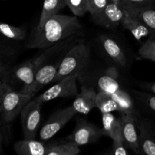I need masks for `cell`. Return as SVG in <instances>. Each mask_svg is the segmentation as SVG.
I'll use <instances>...</instances> for the list:
<instances>
[{
    "mask_svg": "<svg viewBox=\"0 0 155 155\" xmlns=\"http://www.w3.org/2000/svg\"><path fill=\"white\" fill-rule=\"evenodd\" d=\"M111 95L119 107L120 113L135 114L136 109L134 102L130 94L120 89L114 94H111Z\"/></svg>",
    "mask_w": 155,
    "mask_h": 155,
    "instance_id": "obj_22",
    "label": "cell"
},
{
    "mask_svg": "<svg viewBox=\"0 0 155 155\" xmlns=\"http://www.w3.org/2000/svg\"><path fill=\"white\" fill-rule=\"evenodd\" d=\"M5 84V82H3V81H2V80H0V95H1L3 89H4Z\"/></svg>",
    "mask_w": 155,
    "mask_h": 155,
    "instance_id": "obj_34",
    "label": "cell"
},
{
    "mask_svg": "<svg viewBox=\"0 0 155 155\" xmlns=\"http://www.w3.org/2000/svg\"><path fill=\"white\" fill-rule=\"evenodd\" d=\"M67 145H68V142L48 146V151L45 155H63L66 150Z\"/></svg>",
    "mask_w": 155,
    "mask_h": 155,
    "instance_id": "obj_28",
    "label": "cell"
},
{
    "mask_svg": "<svg viewBox=\"0 0 155 155\" xmlns=\"http://www.w3.org/2000/svg\"><path fill=\"white\" fill-rule=\"evenodd\" d=\"M110 2V0H86V9L92 16L101 12Z\"/></svg>",
    "mask_w": 155,
    "mask_h": 155,
    "instance_id": "obj_26",
    "label": "cell"
},
{
    "mask_svg": "<svg viewBox=\"0 0 155 155\" xmlns=\"http://www.w3.org/2000/svg\"><path fill=\"white\" fill-rule=\"evenodd\" d=\"M96 107L101 114L120 112V108L110 94L98 92L96 97Z\"/></svg>",
    "mask_w": 155,
    "mask_h": 155,
    "instance_id": "obj_21",
    "label": "cell"
},
{
    "mask_svg": "<svg viewBox=\"0 0 155 155\" xmlns=\"http://www.w3.org/2000/svg\"><path fill=\"white\" fill-rule=\"evenodd\" d=\"M0 33L13 40H23L27 36L26 30L23 27H15L3 22H0Z\"/></svg>",
    "mask_w": 155,
    "mask_h": 155,
    "instance_id": "obj_23",
    "label": "cell"
},
{
    "mask_svg": "<svg viewBox=\"0 0 155 155\" xmlns=\"http://www.w3.org/2000/svg\"><path fill=\"white\" fill-rule=\"evenodd\" d=\"M65 2L74 16L83 17L88 12L86 0H65Z\"/></svg>",
    "mask_w": 155,
    "mask_h": 155,
    "instance_id": "obj_25",
    "label": "cell"
},
{
    "mask_svg": "<svg viewBox=\"0 0 155 155\" xmlns=\"http://www.w3.org/2000/svg\"><path fill=\"white\" fill-rule=\"evenodd\" d=\"M90 54L89 46L83 42L71 47L61 60L57 74L52 83H55L71 76H80L89 64Z\"/></svg>",
    "mask_w": 155,
    "mask_h": 155,
    "instance_id": "obj_2",
    "label": "cell"
},
{
    "mask_svg": "<svg viewBox=\"0 0 155 155\" xmlns=\"http://www.w3.org/2000/svg\"><path fill=\"white\" fill-rule=\"evenodd\" d=\"M6 71H7V70H6V66L2 62L1 59H0V78L2 77V76H3L5 74Z\"/></svg>",
    "mask_w": 155,
    "mask_h": 155,
    "instance_id": "obj_32",
    "label": "cell"
},
{
    "mask_svg": "<svg viewBox=\"0 0 155 155\" xmlns=\"http://www.w3.org/2000/svg\"><path fill=\"white\" fill-rule=\"evenodd\" d=\"M139 149L142 155H155V128L145 120H138Z\"/></svg>",
    "mask_w": 155,
    "mask_h": 155,
    "instance_id": "obj_11",
    "label": "cell"
},
{
    "mask_svg": "<svg viewBox=\"0 0 155 155\" xmlns=\"http://www.w3.org/2000/svg\"><path fill=\"white\" fill-rule=\"evenodd\" d=\"M124 10L129 13L137 17L149 30L151 37L155 38V6H142V7H132V6L122 5Z\"/></svg>",
    "mask_w": 155,
    "mask_h": 155,
    "instance_id": "obj_13",
    "label": "cell"
},
{
    "mask_svg": "<svg viewBox=\"0 0 155 155\" xmlns=\"http://www.w3.org/2000/svg\"><path fill=\"white\" fill-rule=\"evenodd\" d=\"M37 71L32 59L24 62L15 68L14 71L15 78L24 84V87L21 89V92L25 93L26 91L32 86Z\"/></svg>",
    "mask_w": 155,
    "mask_h": 155,
    "instance_id": "obj_18",
    "label": "cell"
},
{
    "mask_svg": "<svg viewBox=\"0 0 155 155\" xmlns=\"http://www.w3.org/2000/svg\"><path fill=\"white\" fill-rule=\"evenodd\" d=\"M48 147L35 139H24L16 142L14 149L18 155H45Z\"/></svg>",
    "mask_w": 155,
    "mask_h": 155,
    "instance_id": "obj_19",
    "label": "cell"
},
{
    "mask_svg": "<svg viewBox=\"0 0 155 155\" xmlns=\"http://www.w3.org/2000/svg\"><path fill=\"white\" fill-rule=\"evenodd\" d=\"M109 155H112V153H110V154H109Z\"/></svg>",
    "mask_w": 155,
    "mask_h": 155,
    "instance_id": "obj_37",
    "label": "cell"
},
{
    "mask_svg": "<svg viewBox=\"0 0 155 155\" xmlns=\"http://www.w3.org/2000/svg\"><path fill=\"white\" fill-rule=\"evenodd\" d=\"M97 93L92 87L82 88L80 93L75 96L72 105L77 113L88 114L92 109L96 107Z\"/></svg>",
    "mask_w": 155,
    "mask_h": 155,
    "instance_id": "obj_12",
    "label": "cell"
},
{
    "mask_svg": "<svg viewBox=\"0 0 155 155\" xmlns=\"http://www.w3.org/2000/svg\"><path fill=\"white\" fill-rule=\"evenodd\" d=\"M2 115V108H1V104H0V116Z\"/></svg>",
    "mask_w": 155,
    "mask_h": 155,
    "instance_id": "obj_36",
    "label": "cell"
},
{
    "mask_svg": "<svg viewBox=\"0 0 155 155\" xmlns=\"http://www.w3.org/2000/svg\"><path fill=\"white\" fill-rule=\"evenodd\" d=\"M82 30L83 27L77 17L57 14L33 29L27 47L48 48L79 34Z\"/></svg>",
    "mask_w": 155,
    "mask_h": 155,
    "instance_id": "obj_1",
    "label": "cell"
},
{
    "mask_svg": "<svg viewBox=\"0 0 155 155\" xmlns=\"http://www.w3.org/2000/svg\"><path fill=\"white\" fill-rule=\"evenodd\" d=\"M124 16V10L120 4L110 2L101 12L93 15L95 24L106 28H114L121 24Z\"/></svg>",
    "mask_w": 155,
    "mask_h": 155,
    "instance_id": "obj_9",
    "label": "cell"
},
{
    "mask_svg": "<svg viewBox=\"0 0 155 155\" xmlns=\"http://www.w3.org/2000/svg\"><path fill=\"white\" fill-rule=\"evenodd\" d=\"M140 58L155 62V38H148L138 51Z\"/></svg>",
    "mask_w": 155,
    "mask_h": 155,
    "instance_id": "obj_24",
    "label": "cell"
},
{
    "mask_svg": "<svg viewBox=\"0 0 155 155\" xmlns=\"http://www.w3.org/2000/svg\"><path fill=\"white\" fill-rule=\"evenodd\" d=\"M79 77V75H74L62 79L45 91L43 93L34 98L39 103L43 104L58 98L76 96L78 94L77 80Z\"/></svg>",
    "mask_w": 155,
    "mask_h": 155,
    "instance_id": "obj_4",
    "label": "cell"
},
{
    "mask_svg": "<svg viewBox=\"0 0 155 155\" xmlns=\"http://www.w3.org/2000/svg\"><path fill=\"white\" fill-rule=\"evenodd\" d=\"M121 1H122V0H110V2H113L118 3V4H120V3L121 2Z\"/></svg>",
    "mask_w": 155,
    "mask_h": 155,
    "instance_id": "obj_35",
    "label": "cell"
},
{
    "mask_svg": "<svg viewBox=\"0 0 155 155\" xmlns=\"http://www.w3.org/2000/svg\"><path fill=\"white\" fill-rule=\"evenodd\" d=\"M103 136H107L113 142H123L121 135V120L112 113L101 114Z\"/></svg>",
    "mask_w": 155,
    "mask_h": 155,
    "instance_id": "obj_16",
    "label": "cell"
},
{
    "mask_svg": "<svg viewBox=\"0 0 155 155\" xmlns=\"http://www.w3.org/2000/svg\"><path fill=\"white\" fill-rule=\"evenodd\" d=\"M121 135L125 146L133 150L136 154H140L139 136L136 114L121 113Z\"/></svg>",
    "mask_w": 155,
    "mask_h": 155,
    "instance_id": "obj_8",
    "label": "cell"
},
{
    "mask_svg": "<svg viewBox=\"0 0 155 155\" xmlns=\"http://www.w3.org/2000/svg\"><path fill=\"white\" fill-rule=\"evenodd\" d=\"M42 104L35 98L29 101L21 113V126L24 139H34L41 120Z\"/></svg>",
    "mask_w": 155,
    "mask_h": 155,
    "instance_id": "obj_6",
    "label": "cell"
},
{
    "mask_svg": "<svg viewBox=\"0 0 155 155\" xmlns=\"http://www.w3.org/2000/svg\"><path fill=\"white\" fill-rule=\"evenodd\" d=\"M2 143H3V136L1 130H0V153L2 152Z\"/></svg>",
    "mask_w": 155,
    "mask_h": 155,
    "instance_id": "obj_33",
    "label": "cell"
},
{
    "mask_svg": "<svg viewBox=\"0 0 155 155\" xmlns=\"http://www.w3.org/2000/svg\"><path fill=\"white\" fill-rule=\"evenodd\" d=\"M66 6L65 0H44L42 12L37 25H42L46 20L57 15L59 11Z\"/></svg>",
    "mask_w": 155,
    "mask_h": 155,
    "instance_id": "obj_20",
    "label": "cell"
},
{
    "mask_svg": "<svg viewBox=\"0 0 155 155\" xmlns=\"http://www.w3.org/2000/svg\"><path fill=\"white\" fill-rule=\"evenodd\" d=\"M155 0H122L120 3L122 5L132 7H142V6L154 5Z\"/></svg>",
    "mask_w": 155,
    "mask_h": 155,
    "instance_id": "obj_27",
    "label": "cell"
},
{
    "mask_svg": "<svg viewBox=\"0 0 155 155\" xmlns=\"http://www.w3.org/2000/svg\"><path fill=\"white\" fill-rule=\"evenodd\" d=\"M121 24L126 30H129L137 40H141L148 36L151 37V33L148 27L137 17L129 13L126 10H124V16L121 21Z\"/></svg>",
    "mask_w": 155,
    "mask_h": 155,
    "instance_id": "obj_14",
    "label": "cell"
},
{
    "mask_svg": "<svg viewBox=\"0 0 155 155\" xmlns=\"http://www.w3.org/2000/svg\"></svg>",
    "mask_w": 155,
    "mask_h": 155,
    "instance_id": "obj_38",
    "label": "cell"
},
{
    "mask_svg": "<svg viewBox=\"0 0 155 155\" xmlns=\"http://www.w3.org/2000/svg\"><path fill=\"white\" fill-rule=\"evenodd\" d=\"M142 99L146 104L148 108L155 113V95L150 94H142Z\"/></svg>",
    "mask_w": 155,
    "mask_h": 155,
    "instance_id": "obj_30",
    "label": "cell"
},
{
    "mask_svg": "<svg viewBox=\"0 0 155 155\" xmlns=\"http://www.w3.org/2000/svg\"><path fill=\"white\" fill-rule=\"evenodd\" d=\"M118 71L115 67L109 68L98 80V87L100 92L114 94L121 89L118 82Z\"/></svg>",
    "mask_w": 155,
    "mask_h": 155,
    "instance_id": "obj_17",
    "label": "cell"
},
{
    "mask_svg": "<svg viewBox=\"0 0 155 155\" xmlns=\"http://www.w3.org/2000/svg\"><path fill=\"white\" fill-rule=\"evenodd\" d=\"M103 136L101 129L85 119L79 118L74 131L66 138L67 141L77 146L88 145L97 142Z\"/></svg>",
    "mask_w": 155,
    "mask_h": 155,
    "instance_id": "obj_5",
    "label": "cell"
},
{
    "mask_svg": "<svg viewBox=\"0 0 155 155\" xmlns=\"http://www.w3.org/2000/svg\"><path fill=\"white\" fill-rule=\"evenodd\" d=\"M34 95L13 90L7 83L0 95L2 116L6 123H11L21 113Z\"/></svg>",
    "mask_w": 155,
    "mask_h": 155,
    "instance_id": "obj_3",
    "label": "cell"
},
{
    "mask_svg": "<svg viewBox=\"0 0 155 155\" xmlns=\"http://www.w3.org/2000/svg\"><path fill=\"white\" fill-rule=\"evenodd\" d=\"M100 42L104 52L114 63L120 67L126 66L127 61L125 54L114 39L107 36H101Z\"/></svg>",
    "mask_w": 155,
    "mask_h": 155,
    "instance_id": "obj_15",
    "label": "cell"
},
{
    "mask_svg": "<svg viewBox=\"0 0 155 155\" xmlns=\"http://www.w3.org/2000/svg\"><path fill=\"white\" fill-rule=\"evenodd\" d=\"M112 155H130L123 142H113Z\"/></svg>",
    "mask_w": 155,
    "mask_h": 155,
    "instance_id": "obj_29",
    "label": "cell"
},
{
    "mask_svg": "<svg viewBox=\"0 0 155 155\" xmlns=\"http://www.w3.org/2000/svg\"><path fill=\"white\" fill-rule=\"evenodd\" d=\"M77 114L73 106L56 111L46 121L39 132V137L42 141H46L52 138L60 131Z\"/></svg>",
    "mask_w": 155,
    "mask_h": 155,
    "instance_id": "obj_7",
    "label": "cell"
},
{
    "mask_svg": "<svg viewBox=\"0 0 155 155\" xmlns=\"http://www.w3.org/2000/svg\"><path fill=\"white\" fill-rule=\"evenodd\" d=\"M61 60L54 64H49L40 67L36 73L34 80L32 86L26 91L24 94H30L35 95L38 91L42 87L52 83L53 80L57 74Z\"/></svg>",
    "mask_w": 155,
    "mask_h": 155,
    "instance_id": "obj_10",
    "label": "cell"
},
{
    "mask_svg": "<svg viewBox=\"0 0 155 155\" xmlns=\"http://www.w3.org/2000/svg\"><path fill=\"white\" fill-rule=\"evenodd\" d=\"M144 87L147 90L150 91L155 95V83H146L144 84Z\"/></svg>",
    "mask_w": 155,
    "mask_h": 155,
    "instance_id": "obj_31",
    "label": "cell"
}]
</instances>
